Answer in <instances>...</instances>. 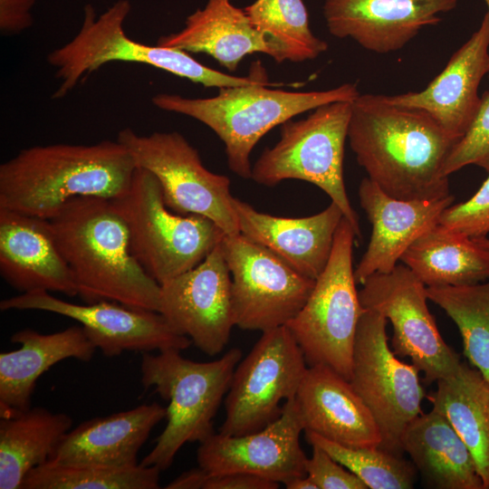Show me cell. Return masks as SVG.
Masks as SVG:
<instances>
[{"mask_svg":"<svg viewBox=\"0 0 489 489\" xmlns=\"http://www.w3.org/2000/svg\"><path fill=\"white\" fill-rule=\"evenodd\" d=\"M348 139L368 177L388 196L451 195L444 165L457 141L427 112L393 104L385 95L360 94L352 101Z\"/></svg>","mask_w":489,"mask_h":489,"instance_id":"cell-1","label":"cell"},{"mask_svg":"<svg viewBox=\"0 0 489 489\" xmlns=\"http://www.w3.org/2000/svg\"><path fill=\"white\" fill-rule=\"evenodd\" d=\"M136 168L117 139L26 148L0 165V208L50 219L73 198L120 196Z\"/></svg>","mask_w":489,"mask_h":489,"instance_id":"cell-2","label":"cell"},{"mask_svg":"<svg viewBox=\"0 0 489 489\" xmlns=\"http://www.w3.org/2000/svg\"><path fill=\"white\" fill-rule=\"evenodd\" d=\"M48 220L85 303L107 300L159 311L160 285L134 257L110 199L76 197Z\"/></svg>","mask_w":489,"mask_h":489,"instance_id":"cell-3","label":"cell"},{"mask_svg":"<svg viewBox=\"0 0 489 489\" xmlns=\"http://www.w3.org/2000/svg\"><path fill=\"white\" fill-rule=\"evenodd\" d=\"M281 85L225 87L209 98L159 93L151 101L160 110L188 116L211 129L225 144L229 168L248 179L252 150L268 131L302 112L334 101H353L360 94L356 83L312 91L269 88Z\"/></svg>","mask_w":489,"mask_h":489,"instance_id":"cell-4","label":"cell"},{"mask_svg":"<svg viewBox=\"0 0 489 489\" xmlns=\"http://www.w3.org/2000/svg\"><path fill=\"white\" fill-rule=\"evenodd\" d=\"M130 10L129 0L116 1L98 16L91 5L84 6L82 23L75 36L47 55L59 82L53 99H63L90 73L113 62L149 65L205 87L271 83L260 62L249 75L234 76L202 64L185 51L129 38L123 24Z\"/></svg>","mask_w":489,"mask_h":489,"instance_id":"cell-5","label":"cell"},{"mask_svg":"<svg viewBox=\"0 0 489 489\" xmlns=\"http://www.w3.org/2000/svg\"><path fill=\"white\" fill-rule=\"evenodd\" d=\"M241 359L238 348L209 362L186 359L177 350L143 352L141 384L153 388L168 406L166 427L141 465L164 471L186 443H202L214 434L213 418Z\"/></svg>","mask_w":489,"mask_h":489,"instance_id":"cell-6","label":"cell"},{"mask_svg":"<svg viewBox=\"0 0 489 489\" xmlns=\"http://www.w3.org/2000/svg\"><path fill=\"white\" fill-rule=\"evenodd\" d=\"M110 200L127 226L134 257L159 285L200 264L225 235L205 216L171 211L156 177L141 168Z\"/></svg>","mask_w":489,"mask_h":489,"instance_id":"cell-7","label":"cell"},{"mask_svg":"<svg viewBox=\"0 0 489 489\" xmlns=\"http://www.w3.org/2000/svg\"><path fill=\"white\" fill-rule=\"evenodd\" d=\"M352 101H334L306 118L281 125V138L252 167L251 179L273 187L286 179L310 182L324 191L360 237V228L344 183L343 158Z\"/></svg>","mask_w":489,"mask_h":489,"instance_id":"cell-8","label":"cell"},{"mask_svg":"<svg viewBox=\"0 0 489 489\" xmlns=\"http://www.w3.org/2000/svg\"><path fill=\"white\" fill-rule=\"evenodd\" d=\"M356 237L343 217L324 270L302 310L286 325L310 366L326 365L348 380L357 329L365 311L352 265Z\"/></svg>","mask_w":489,"mask_h":489,"instance_id":"cell-9","label":"cell"},{"mask_svg":"<svg viewBox=\"0 0 489 489\" xmlns=\"http://www.w3.org/2000/svg\"><path fill=\"white\" fill-rule=\"evenodd\" d=\"M117 140L129 152L136 167L156 177L171 211L205 216L225 234H240L230 179L208 170L183 135L177 131L142 135L125 128Z\"/></svg>","mask_w":489,"mask_h":489,"instance_id":"cell-10","label":"cell"},{"mask_svg":"<svg viewBox=\"0 0 489 489\" xmlns=\"http://www.w3.org/2000/svg\"><path fill=\"white\" fill-rule=\"evenodd\" d=\"M387 321L377 312L364 311L357 329L350 382L379 426V447L403 455L402 434L422 413L425 392L420 371L390 348Z\"/></svg>","mask_w":489,"mask_h":489,"instance_id":"cell-11","label":"cell"},{"mask_svg":"<svg viewBox=\"0 0 489 489\" xmlns=\"http://www.w3.org/2000/svg\"><path fill=\"white\" fill-rule=\"evenodd\" d=\"M306 363L287 326L263 331L234 371L225 398V418L219 432L246 435L276 420L283 411L280 402L296 397Z\"/></svg>","mask_w":489,"mask_h":489,"instance_id":"cell-12","label":"cell"},{"mask_svg":"<svg viewBox=\"0 0 489 489\" xmlns=\"http://www.w3.org/2000/svg\"><path fill=\"white\" fill-rule=\"evenodd\" d=\"M221 246L231 273L235 326L262 332L286 326L307 302L315 280L242 234H225Z\"/></svg>","mask_w":489,"mask_h":489,"instance_id":"cell-13","label":"cell"},{"mask_svg":"<svg viewBox=\"0 0 489 489\" xmlns=\"http://www.w3.org/2000/svg\"><path fill=\"white\" fill-rule=\"evenodd\" d=\"M365 310L377 312L393 327L395 354L408 358L427 384L451 375L460 356L441 336L427 306V286L405 264L369 276L359 292Z\"/></svg>","mask_w":489,"mask_h":489,"instance_id":"cell-14","label":"cell"},{"mask_svg":"<svg viewBox=\"0 0 489 489\" xmlns=\"http://www.w3.org/2000/svg\"><path fill=\"white\" fill-rule=\"evenodd\" d=\"M1 311L35 310L56 313L79 322L106 357L124 351L187 350L192 343L179 334L158 312L114 301L76 304L45 291L24 292L0 302Z\"/></svg>","mask_w":489,"mask_h":489,"instance_id":"cell-15","label":"cell"},{"mask_svg":"<svg viewBox=\"0 0 489 489\" xmlns=\"http://www.w3.org/2000/svg\"><path fill=\"white\" fill-rule=\"evenodd\" d=\"M159 311L172 328L209 356L235 326L232 279L221 242L197 266L160 285Z\"/></svg>","mask_w":489,"mask_h":489,"instance_id":"cell-16","label":"cell"},{"mask_svg":"<svg viewBox=\"0 0 489 489\" xmlns=\"http://www.w3.org/2000/svg\"><path fill=\"white\" fill-rule=\"evenodd\" d=\"M304 430L295 398L284 402L281 416L254 433L213 434L200 443L198 466L209 475L247 474L275 483L306 475L308 457L300 444Z\"/></svg>","mask_w":489,"mask_h":489,"instance_id":"cell-17","label":"cell"},{"mask_svg":"<svg viewBox=\"0 0 489 489\" xmlns=\"http://www.w3.org/2000/svg\"><path fill=\"white\" fill-rule=\"evenodd\" d=\"M456 5L457 0H324L323 15L331 35L385 54L402 49Z\"/></svg>","mask_w":489,"mask_h":489,"instance_id":"cell-18","label":"cell"},{"mask_svg":"<svg viewBox=\"0 0 489 489\" xmlns=\"http://www.w3.org/2000/svg\"><path fill=\"white\" fill-rule=\"evenodd\" d=\"M489 73V15L451 56L443 71L420 91L385 95L388 101L427 112L454 139L460 140L480 106L478 88Z\"/></svg>","mask_w":489,"mask_h":489,"instance_id":"cell-19","label":"cell"},{"mask_svg":"<svg viewBox=\"0 0 489 489\" xmlns=\"http://www.w3.org/2000/svg\"><path fill=\"white\" fill-rule=\"evenodd\" d=\"M0 274L20 293L79 294L48 219L0 208Z\"/></svg>","mask_w":489,"mask_h":489,"instance_id":"cell-20","label":"cell"},{"mask_svg":"<svg viewBox=\"0 0 489 489\" xmlns=\"http://www.w3.org/2000/svg\"><path fill=\"white\" fill-rule=\"evenodd\" d=\"M359 198L372 225L368 247L354 277L362 284L369 276L391 272L406 250L426 231L438 224L454 197L430 200H402L388 196L369 177L361 180Z\"/></svg>","mask_w":489,"mask_h":489,"instance_id":"cell-21","label":"cell"},{"mask_svg":"<svg viewBox=\"0 0 489 489\" xmlns=\"http://www.w3.org/2000/svg\"><path fill=\"white\" fill-rule=\"evenodd\" d=\"M233 206L240 234L313 280L329 261L336 231L344 217L333 202L318 214L299 218L259 212L237 197H234Z\"/></svg>","mask_w":489,"mask_h":489,"instance_id":"cell-22","label":"cell"},{"mask_svg":"<svg viewBox=\"0 0 489 489\" xmlns=\"http://www.w3.org/2000/svg\"><path fill=\"white\" fill-rule=\"evenodd\" d=\"M295 399L305 432L347 446H380V430L370 410L350 380L331 368H307Z\"/></svg>","mask_w":489,"mask_h":489,"instance_id":"cell-23","label":"cell"},{"mask_svg":"<svg viewBox=\"0 0 489 489\" xmlns=\"http://www.w3.org/2000/svg\"><path fill=\"white\" fill-rule=\"evenodd\" d=\"M167 417L157 402L95 417L71 428L48 462L64 465L130 467L156 425Z\"/></svg>","mask_w":489,"mask_h":489,"instance_id":"cell-24","label":"cell"},{"mask_svg":"<svg viewBox=\"0 0 489 489\" xmlns=\"http://www.w3.org/2000/svg\"><path fill=\"white\" fill-rule=\"evenodd\" d=\"M11 342L18 350L0 353V417H12L30 408L36 380L65 359L88 362L96 346L81 325L43 334L32 329L14 332Z\"/></svg>","mask_w":489,"mask_h":489,"instance_id":"cell-25","label":"cell"},{"mask_svg":"<svg viewBox=\"0 0 489 489\" xmlns=\"http://www.w3.org/2000/svg\"><path fill=\"white\" fill-rule=\"evenodd\" d=\"M157 44L206 53L229 72H235L249 54L273 55L266 38L231 0H207L203 8L187 17L183 29L160 36Z\"/></svg>","mask_w":489,"mask_h":489,"instance_id":"cell-26","label":"cell"},{"mask_svg":"<svg viewBox=\"0 0 489 489\" xmlns=\"http://www.w3.org/2000/svg\"><path fill=\"white\" fill-rule=\"evenodd\" d=\"M401 448L427 487L485 489L466 445L447 418L433 408L408 425Z\"/></svg>","mask_w":489,"mask_h":489,"instance_id":"cell-27","label":"cell"},{"mask_svg":"<svg viewBox=\"0 0 489 489\" xmlns=\"http://www.w3.org/2000/svg\"><path fill=\"white\" fill-rule=\"evenodd\" d=\"M400 261L427 286H460L489 280V250L469 236L436 224Z\"/></svg>","mask_w":489,"mask_h":489,"instance_id":"cell-28","label":"cell"},{"mask_svg":"<svg viewBox=\"0 0 489 489\" xmlns=\"http://www.w3.org/2000/svg\"><path fill=\"white\" fill-rule=\"evenodd\" d=\"M428 399L466 445L489 489V383L478 369L461 361L451 375L436 381Z\"/></svg>","mask_w":489,"mask_h":489,"instance_id":"cell-29","label":"cell"},{"mask_svg":"<svg viewBox=\"0 0 489 489\" xmlns=\"http://www.w3.org/2000/svg\"><path fill=\"white\" fill-rule=\"evenodd\" d=\"M72 418L31 407L0 419V489H21L25 475L49 461Z\"/></svg>","mask_w":489,"mask_h":489,"instance_id":"cell-30","label":"cell"},{"mask_svg":"<svg viewBox=\"0 0 489 489\" xmlns=\"http://www.w3.org/2000/svg\"><path fill=\"white\" fill-rule=\"evenodd\" d=\"M244 10L272 46L277 63L314 60L328 49L312 33L303 0H255Z\"/></svg>","mask_w":489,"mask_h":489,"instance_id":"cell-31","label":"cell"},{"mask_svg":"<svg viewBox=\"0 0 489 489\" xmlns=\"http://www.w3.org/2000/svg\"><path fill=\"white\" fill-rule=\"evenodd\" d=\"M427 293L456 324L465 356L489 383V280L470 285L429 286Z\"/></svg>","mask_w":489,"mask_h":489,"instance_id":"cell-32","label":"cell"},{"mask_svg":"<svg viewBox=\"0 0 489 489\" xmlns=\"http://www.w3.org/2000/svg\"><path fill=\"white\" fill-rule=\"evenodd\" d=\"M160 472L141 464L105 467L46 462L25 475L21 489H158Z\"/></svg>","mask_w":489,"mask_h":489,"instance_id":"cell-33","label":"cell"},{"mask_svg":"<svg viewBox=\"0 0 489 489\" xmlns=\"http://www.w3.org/2000/svg\"><path fill=\"white\" fill-rule=\"evenodd\" d=\"M310 445L325 450L333 459L358 476L369 489L413 488L417 469L403 455H397L379 446L352 447L305 432Z\"/></svg>","mask_w":489,"mask_h":489,"instance_id":"cell-34","label":"cell"},{"mask_svg":"<svg viewBox=\"0 0 489 489\" xmlns=\"http://www.w3.org/2000/svg\"><path fill=\"white\" fill-rule=\"evenodd\" d=\"M469 165L489 172V91L482 94L479 109L467 132L452 148L444 173L449 177Z\"/></svg>","mask_w":489,"mask_h":489,"instance_id":"cell-35","label":"cell"},{"mask_svg":"<svg viewBox=\"0 0 489 489\" xmlns=\"http://www.w3.org/2000/svg\"><path fill=\"white\" fill-rule=\"evenodd\" d=\"M438 224L470 238L486 237L489 234V172L472 197L443 211Z\"/></svg>","mask_w":489,"mask_h":489,"instance_id":"cell-36","label":"cell"},{"mask_svg":"<svg viewBox=\"0 0 489 489\" xmlns=\"http://www.w3.org/2000/svg\"><path fill=\"white\" fill-rule=\"evenodd\" d=\"M307 460V475L318 489H368L367 485L353 473L333 459L325 450L316 445Z\"/></svg>","mask_w":489,"mask_h":489,"instance_id":"cell-37","label":"cell"},{"mask_svg":"<svg viewBox=\"0 0 489 489\" xmlns=\"http://www.w3.org/2000/svg\"><path fill=\"white\" fill-rule=\"evenodd\" d=\"M35 0H0V31L4 35L20 34L33 25Z\"/></svg>","mask_w":489,"mask_h":489,"instance_id":"cell-38","label":"cell"},{"mask_svg":"<svg viewBox=\"0 0 489 489\" xmlns=\"http://www.w3.org/2000/svg\"><path fill=\"white\" fill-rule=\"evenodd\" d=\"M278 487V483L247 474H208L204 489H276Z\"/></svg>","mask_w":489,"mask_h":489,"instance_id":"cell-39","label":"cell"},{"mask_svg":"<svg viewBox=\"0 0 489 489\" xmlns=\"http://www.w3.org/2000/svg\"><path fill=\"white\" fill-rule=\"evenodd\" d=\"M208 473L198 466L186 471L171 481L167 489H204Z\"/></svg>","mask_w":489,"mask_h":489,"instance_id":"cell-40","label":"cell"},{"mask_svg":"<svg viewBox=\"0 0 489 489\" xmlns=\"http://www.w3.org/2000/svg\"><path fill=\"white\" fill-rule=\"evenodd\" d=\"M287 489H318L313 481L306 475L292 477L283 483Z\"/></svg>","mask_w":489,"mask_h":489,"instance_id":"cell-41","label":"cell"},{"mask_svg":"<svg viewBox=\"0 0 489 489\" xmlns=\"http://www.w3.org/2000/svg\"><path fill=\"white\" fill-rule=\"evenodd\" d=\"M474 239L480 246L489 250V238L488 237H480V238H472Z\"/></svg>","mask_w":489,"mask_h":489,"instance_id":"cell-42","label":"cell"},{"mask_svg":"<svg viewBox=\"0 0 489 489\" xmlns=\"http://www.w3.org/2000/svg\"><path fill=\"white\" fill-rule=\"evenodd\" d=\"M484 1L485 4L487 5V7H488V12H487V14H488V15H489V0H484ZM487 76H488V78H489V73H488Z\"/></svg>","mask_w":489,"mask_h":489,"instance_id":"cell-43","label":"cell"}]
</instances>
